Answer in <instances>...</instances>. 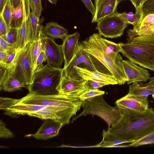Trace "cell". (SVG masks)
Returning a JSON list of instances; mask_svg holds the SVG:
<instances>
[{
	"label": "cell",
	"mask_w": 154,
	"mask_h": 154,
	"mask_svg": "<svg viewBox=\"0 0 154 154\" xmlns=\"http://www.w3.org/2000/svg\"><path fill=\"white\" fill-rule=\"evenodd\" d=\"M108 130L120 140L135 142L154 131V110L151 108L142 113L123 110L121 117Z\"/></svg>",
	"instance_id": "obj_1"
},
{
	"label": "cell",
	"mask_w": 154,
	"mask_h": 154,
	"mask_svg": "<svg viewBox=\"0 0 154 154\" xmlns=\"http://www.w3.org/2000/svg\"><path fill=\"white\" fill-rule=\"evenodd\" d=\"M100 34L93 33L81 42L96 71L113 76L118 84H124L128 80L121 63H117L107 54L99 38Z\"/></svg>",
	"instance_id": "obj_2"
},
{
	"label": "cell",
	"mask_w": 154,
	"mask_h": 154,
	"mask_svg": "<svg viewBox=\"0 0 154 154\" xmlns=\"http://www.w3.org/2000/svg\"><path fill=\"white\" fill-rule=\"evenodd\" d=\"M63 69L48 63L35 71L32 83L26 87L29 93L41 95L59 94L57 88L63 74Z\"/></svg>",
	"instance_id": "obj_3"
},
{
	"label": "cell",
	"mask_w": 154,
	"mask_h": 154,
	"mask_svg": "<svg viewBox=\"0 0 154 154\" xmlns=\"http://www.w3.org/2000/svg\"><path fill=\"white\" fill-rule=\"evenodd\" d=\"M82 107L83 111L72 120V122L80 117L91 114L97 115L103 119L107 123L108 128L113 125L121 116L123 110L116 106L112 107L103 99L102 95L87 99L83 101Z\"/></svg>",
	"instance_id": "obj_4"
},
{
	"label": "cell",
	"mask_w": 154,
	"mask_h": 154,
	"mask_svg": "<svg viewBox=\"0 0 154 154\" xmlns=\"http://www.w3.org/2000/svg\"><path fill=\"white\" fill-rule=\"evenodd\" d=\"M120 52L134 63L154 71V45L137 43H118Z\"/></svg>",
	"instance_id": "obj_5"
},
{
	"label": "cell",
	"mask_w": 154,
	"mask_h": 154,
	"mask_svg": "<svg viewBox=\"0 0 154 154\" xmlns=\"http://www.w3.org/2000/svg\"><path fill=\"white\" fill-rule=\"evenodd\" d=\"M7 68L8 74L27 86L32 83L34 71L30 57L29 43L16 53Z\"/></svg>",
	"instance_id": "obj_6"
},
{
	"label": "cell",
	"mask_w": 154,
	"mask_h": 154,
	"mask_svg": "<svg viewBox=\"0 0 154 154\" xmlns=\"http://www.w3.org/2000/svg\"><path fill=\"white\" fill-rule=\"evenodd\" d=\"M83 102L79 97L61 94L41 95L29 93L18 103L47 106L72 107L81 108Z\"/></svg>",
	"instance_id": "obj_7"
},
{
	"label": "cell",
	"mask_w": 154,
	"mask_h": 154,
	"mask_svg": "<svg viewBox=\"0 0 154 154\" xmlns=\"http://www.w3.org/2000/svg\"><path fill=\"white\" fill-rule=\"evenodd\" d=\"M128 24L122 13L117 11L100 20L97 23L96 29L101 35L113 38L123 35Z\"/></svg>",
	"instance_id": "obj_8"
},
{
	"label": "cell",
	"mask_w": 154,
	"mask_h": 154,
	"mask_svg": "<svg viewBox=\"0 0 154 154\" xmlns=\"http://www.w3.org/2000/svg\"><path fill=\"white\" fill-rule=\"evenodd\" d=\"M76 66L91 71H96L88 53L84 50L81 42H79L72 58L68 65L63 68V74L71 78L81 79L75 68Z\"/></svg>",
	"instance_id": "obj_9"
},
{
	"label": "cell",
	"mask_w": 154,
	"mask_h": 154,
	"mask_svg": "<svg viewBox=\"0 0 154 154\" xmlns=\"http://www.w3.org/2000/svg\"><path fill=\"white\" fill-rule=\"evenodd\" d=\"M80 108L72 107L50 106L42 110L29 113L28 115L43 120L51 119L62 123L68 124L72 116Z\"/></svg>",
	"instance_id": "obj_10"
},
{
	"label": "cell",
	"mask_w": 154,
	"mask_h": 154,
	"mask_svg": "<svg viewBox=\"0 0 154 154\" xmlns=\"http://www.w3.org/2000/svg\"><path fill=\"white\" fill-rule=\"evenodd\" d=\"M41 50L45 53L47 63L54 67L61 68L64 62L62 45L57 44L54 39L45 35L43 33Z\"/></svg>",
	"instance_id": "obj_11"
},
{
	"label": "cell",
	"mask_w": 154,
	"mask_h": 154,
	"mask_svg": "<svg viewBox=\"0 0 154 154\" xmlns=\"http://www.w3.org/2000/svg\"><path fill=\"white\" fill-rule=\"evenodd\" d=\"M86 80L67 77L63 74L57 88L59 94L69 97H79L87 90L85 83Z\"/></svg>",
	"instance_id": "obj_12"
},
{
	"label": "cell",
	"mask_w": 154,
	"mask_h": 154,
	"mask_svg": "<svg viewBox=\"0 0 154 154\" xmlns=\"http://www.w3.org/2000/svg\"><path fill=\"white\" fill-rule=\"evenodd\" d=\"M115 104L122 110L128 109L141 113L145 112L149 107L147 97H139L129 93L117 100Z\"/></svg>",
	"instance_id": "obj_13"
},
{
	"label": "cell",
	"mask_w": 154,
	"mask_h": 154,
	"mask_svg": "<svg viewBox=\"0 0 154 154\" xmlns=\"http://www.w3.org/2000/svg\"><path fill=\"white\" fill-rule=\"evenodd\" d=\"M128 42L154 45V23L130 29L127 32Z\"/></svg>",
	"instance_id": "obj_14"
},
{
	"label": "cell",
	"mask_w": 154,
	"mask_h": 154,
	"mask_svg": "<svg viewBox=\"0 0 154 154\" xmlns=\"http://www.w3.org/2000/svg\"><path fill=\"white\" fill-rule=\"evenodd\" d=\"M121 63L128 79V84L146 82L150 79V75L146 69L138 66L129 60H122Z\"/></svg>",
	"instance_id": "obj_15"
},
{
	"label": "cell",
	"mask_w": 154,
	"mask_h": 154,
	"mask_svg": "<svg viewBox=\"0 0 154 154\" xmlns=\"http://www.w3.org/2000/svg\"><path fill=\"white\" fill-rule=\"evenodd\" d=\"M119 2V0H95V13L91 23H97L104 17L117 12Z\"/></svg>",
	"instance_id": "obj_16"
},
{
	"label": "cell",
	"mask_w": 154,
	"mask_h": 154,
	"mask_svg": "<svg viewBox=\"0 0 154 154\" xmlns=\"http://www.w3.org/2000/svg\"><path fill=\"white\" fill-rule=\"evenodd\" d=\"M45 120L36 133L27 134L25 136L46 140L58 135L63 124L51 119Z\"/></svg>",
	"instance_id": "obj_17"
},
{
	"label": "cell",
	"mask_w": 154,
	"mask_h": 154,
	"mask_svg": "<svg viewBox=\"0 0 154 154\" xmlns=\"http://www.w3.org/2000/svg\"><path fill=\"white\" fill-rule=\"evenodd\" d=\"M23 2L24 8L23 17L22 24L19 29L16 53L23 48L31 41L29 25L30 8L29 5L25 3L24 0H23Z\"/></svg>",
	"instance_id": "obj_18"
},
{
	"label": "cell",
	"mask_w": 154,
	"mask_h": 154,
	"mask_svg": "<svg viewBox=\"0 0 154 154\" xmlns=\"http://www.w3.org/2000/svg\"><path fill=\"white\" fill-rule=\"evenodd\" d=\"M75 68L81 79L101 82L108 85L118 84L117 80L113 76L104 74L97 71H90L79 67H75Z\"/></svg>",
	"instance_id": "obj_19"
},
{
	"label": "cell",
	"mask_w": 154,
	"mask_h": 154,
	"mask_svg": "<svg viewBox=\"0 0 154 154\" xmlns=\"http://www.w3.org/2000/svg\"><path fill=\"white\" fill-rule=\"evenodd\" d=\"M80 36L79 32H75L72 34L67 35L63 40V43L61 45L64 59V67L68 65L73 57Z\"/></svg>",
	"instance_id": "obj_20"
},
{
	"label": "cell",
	"mask_w": 154,
	"mask_h": 154,
	"mask_svg": "<svg viewBox=\"0 0 154 154\" xmlns=\"http://www.w3.org/2000/svg\"><path fill=\"white\" fill-rule=\"evenodd\" d=\"M146 84L134 82L129 86L128 93L141 97H148L154 93V76Z\"/></svg>",
	"instance_id": "obj_21"
},
{
	"label": "cell",
	"mask_w": 154,
	"mask_h": 154,
	"mask_svg": "<svg viewBox=\"0 0 154 154\" xmlns=\"http://www.w3.org/2000/svg\"><path fill=\"white\" fill-rule=\"evenodd\" d=\"M68 32L66 29L56 22L46 23L43 29L44 34L53 39L60 38L63 40Z\"/></svg>",
	"instance_id": "obj_22"
},
{
	"label": "cell",
	"mask_w": 154,
	"mask_h": 154,
	"mask_svg": "<svg viewBox=\"0 0 154 154\" xmlns=\"http://www.w3.org/2000/svg\"><path fill=\"white\" fill-rule=\"evenodd\" d=\"M127 143L125 141L118 138L115 135L111 133L109 130H103V139L101 142L96 146L102 147H128V145H121Z\"/></svg>",
	"instance_id": "obj_23"
},
{
	"label": "cell",
	"mask_w": 154,
	"mask_h": 154,
	"mask_svg": "<svg viewBox=\"0 0 154 154\" xmlns=\"http://www.w3.org/2000/svg\"><path fill=\"white\" fill-rule=\"evenodd\" d=\"M44 20L43 17L38 18L33 12H30L29 18V25L31 41L36 39L40 32L43 30L42 23Z\"/></svg>",
	"instance_id": "obj_24"
},
{
	"label": "cell",
	"mask_w": 154,
	"mask_h": 154,
	"mask_svg": "<svg viewBox=\"0 0 154 154\" xmlns=\"http://www.w3.org/2000/svg\"><path fill=\"white\" fill-rule=\"evenodd\" d=\"M27 85L20 82L8 73L0 88V91L3 90L8 92H13L21 89L22 88L26 87Z\"/></svg>",
	"instance_id": "obj_25"
},
{
	"label": "cell",
	"mask_w": 154,
	"mask_h": 154,
	"mask_svg": "<svg viewBox=\"0 0 154 154\" xmlns=\"http://www.w3.org/2000/svg\"><path fill=\"white\" fill-rule=\"evenodd\" d=\"M43 34V30L41 31L36 38L29 42L30 57L34 71L37 58L41 51V39Z\"/></svg>",
	"instance_id": "obj_26"
},
{
	"label": "cell",
	"mask_w": 154,
	"mask_h": 154,
	"mask_svg": "<svg viewBox=\"0 0 154 154\" xmlns=\"http://www.w3.org/2000/svg\"><path fill=\"white\" fill-rule=\"evenodd\" d=\"M23 5L22 0L18 7L15 8H13L10 28H20L23 20Z\"/></svg>",
	"instance_id": "obj_27"
},
{
	"label": "cell",
	"mask_w": 154,
	"mask_h": 154,
	"mask_svg": "<svg viewBox=\"0 0 154 154\" xmlns=\"http://www.w3.org/2000/svg\"><path fill=\"white\" fill-rule=\"evenodd\" d=\"M19 29L10 28L8 32L5 35L0 36L15 48L17 47Z\"/></svg>",
	"instance_id": "obj_28"
},
{
	"label": "cell",
	"mask_w": 154,
	"mask_h": 154,
	"mask_svg": "<svg viewBox=\"0 0 154 154\" xmlns=\"http://www.w3.org/2000/svg\"><path fill=\"white\" fill-rule=\"evenodd\" d=\"M154 143V131L135 142L128 145V147H136L140 145Z\"/></svg>",
	"instance_id": "obj_29"
},
{
	"label": "cell",
	"mask_w": 154,
	"mask_h": 154,
	"mask_svg": "<svg viewBox=\"0 0 154 154\" xmlns=\"http://www.w3.org/2000/svg\"><path fill=\"white\" fill-rule=\"evenodd\" d=\"M13 8L10 0H7L4 7L2 15L8 26L10 28V24L11 20Z\"/></svg>",
	"instance_id": "obj_30"
},
{
	"label": "cell",
	"mask_w": 154,
	"mask_h": 154,
	"mask_svg": "<svg viewBox=\"0 0 154 154\" xmlns=\"http://www.w3.org/2000/svg\"><path fill=\"white\" fill-rule=\"evenodd\" d=\"M143 18V14L141 8L136 11L132 17L128 21V24L133 26V29L137 28L141 23Z\"/></svg>",
	"instance_id": "obj_31"
},
{
	"label": "cell",
	"mask_w": 154,
	"mask_h": 154,
	"mask_svg": "<svg viewBox=\"0 0 154 154\" xmlns=\"http://www.w3.org/2000/svg\"><path fill=\"white\" fill-rule=\"evenodd\" d=\"M105 92L98 89H88L81 94L79 97L81 100L83 101L85 100L97 96L104 94Z\"/></svg>",
	"instance_id": "obj_32"
},
{
	"label": "cell",
	"mask_w": 154,
	"mask_h": 154,
	"mask_svg": "<svg viewBox=\"0 0 154 154\" xmlns=\"http://www.w3.org/2000/svg\"><path fill=\"white\" fill-rule=\"evenodd\" d=\"M20 100L1 97L0 98V109L5 111L10 107L17 104Z\"/></svg>",
	"instance_id": "obj_33"
},
{
	"label": "cell",
	"mask_w": 154,
	"mask_h": 154,
	"mask_svg": "<svg viewBox=\"0 0 154 154\" xmlns=\"http://www.w3.org/2000/svg\"><path fill=\"white\" fill-rule=\"evenodd\" d=\"M141 8L143 13V18L149 14L154 13V0L145 1L142 4Z\"/></svg>",
	"instance_id": "obj_34"
},
{
	"label": "cell",
	"mask_w": 154,
	"mask_h": 154,
	"mask_svg": "<svg viewBox=\"0 0 154 154\" xmlns=\"http://www.w3.org/2000/svg\"><path fill=\"white\" fill-rule=\"evenodd\" d=\"M13 133L5 126V123L2 120L0 121V137L1 138H12Z\"/></svg>",
	"instance_id": "obj_35"
},
{
	"label": "cell",
	"mask_w": 154,
	"mask_h": 154,
	"mask_svg": "<svg viewBox=\"0 0 154 154\" xmlns=\"http://www.w3.org/2000/svg\"><path fill=\"white\" fill-rule=\"evenodd\" d=\"M16 53V50L15 49L7 51V56L5 60L2 62L0 63V65L4 66L8 68L13 60Z\"/></svg>",
	"instance_id": "obj_36"
},
{
	"label": "cell",
	"mask_w": 154,
	"mask_h": 154,
	"mask_svg": "<svg viewBox=\"0 0 154 154\" xmlns=\"http://www.w3.org/2000/svg\"><path fill=\"white\" fill-rule=\"evenodd\" d=\"M105 83L91 80H86L85 86L88 90L98 89L99 88L107 85Z\"/></svg>",
	"instance_id": "obj_37"
},
{
	"label": "cell",
	"mask_w": 154,
	"mask_h": 154,
	"mask_svg": "<svg viewBox=\"0 0 154 154\" xmlns=\"http://www.w3.org/2000/svg\"><path fill=\"white\" fill-rule=\"evenodd\" d=\"M33 5V12L36 16L40 18L43 8H42V0H32Z\"/></svg>",
	"instance_id": "obj_38"
},
{
	"label": "cell",
	"mask_w": 154,
	"mask_h": 154,
	"mask_svg": "<svg viewBox=\"0 0 154 154\" xmlns=\"http://www.w3.org/2000/svg\"><path fill=\"white\" fill-rule=\"evenodd\" d=\"M46 60L45 53L43 51H41L37 60L35 71L43 67L44 66L43 63L46 61Z\"/></svg>",
	"instance_id": "obj_39"
},
{
	"label": "cell",
	"mask_w": 154,
	"mask_h": 154,
	"mask_svg": "<svg viewBox=\"0 0 154 154\" xmlns=\"http://www.w3.org/2000/svg\"><path fill=\"white\" fill-rule=\"evenodd\" d=\"M10 28L8 26L2 15H0V36L6 34Z\"/></svg>",
	"instance_id": "obj_40"
},
{
	"label": "cell",
	"mask_w": 154,
	"mask_h": 154,
	"mask_svg": "<svg viewBox=\"0 0 154 154\" xmlns=\"http://www.w3.org/2000/svg\"><path fill=\"white\" fill-rule=\"evenodd\" d=\"M154 23V13L149 14L142 20L138 27L152 24Z\"/></svg>",
	"instance_id": "obj_41"
},
{
	"label": "cell",
	"mask_w": 154,
	"mask_h": 154,
	"mask_svg": "<svg viewBox=\"0 0 154 154\" xmlns=\"http://www.w3.org/2000/svg\"><path fill=\"white\" fill-rule=\"evenodd\" d=\"M8 73V68L4 66L0 65V88L1 87Z\"/></svg>",
	"instance_id": "obj_42"
},
{
	"label": "cell",
	"mask_w": 154,
	"mask_h": 154,
	"mask_svg": "<svg viewBox=\"0 0 154 154\" xmlns=\"http://www.w3.org/2000/svg\"><path fill=\"white\" fill-rule=\"evenodd\" d=\"M87 9L91 13L93 17L95 13V7L91 1V0H81Z\"/></svg>",
	"instance_id": "obj_43"
},
{
	"label": "cell",
	"mask_w": 154,
	"mask_h": 154,
	"mask_svg": "<svg viewBox=\"0 0 154 154\" xmlns=\"http://www.w3.org/2000/svg\"><path fill=\"white\" fill-rule=\"evenodd\" d=\"M0 48L9 51L15 49L10 44L0 36Z\"/></svg>",
	"instance_id": "obj_44"
},
{
	"label": "cell",
	"mask_w": 154,
	"mask_h": 154,
	"mask_svg": "<svg viewBox=\"0 0 154 154\" xmlns=\"http://www.w3.org/2000/svg\"><path fill=\"white\" fill-rule=\"evenodd\" d=\"M135 7L136 11L141 8L144 0H130Z\"/></svg>",
	"instance_id": "obj_45"
},
{
	"label": "cell",
	"mask_w": 154,
	"mask_h": 154,
	"mask_svg": "<svg viewBox=\"0 0 154 154\" xmlns=\"http://www.w3.org/2000/svg\"><path fill=\"white\" fill-rule=\"evenodd\" d=\"M7 54V51L0 48V63L5 60Z\"/></svg>",
	"instance_id": "obj_46"
},
{
	"label": "cell",
	"mask_w": 154,
	"mask_h": 154,
	"mask_svg": "<svg viewBox=\"0 0 154 154\" xmlns=\"http://www.w3.org/2000/svg\"><path fill=\"white\" fill-rule=\"evenodd\" d=\"M13 8L18 7L22 0H10Z\"/></svg>",
	"instance_id": "obj_47"
},
{
	"label": "cell",
	"mask_w": 154,
	"mask_h": 154,
	"mask_svg": "<svg viewBox=\"0 0 154 154\" xmlns=\"http://www.w3.org/2000/svg\"><path fill=\"white\" fill-rule=\"evenodd\" d=\"M7 1V0H0V15L2 13Z\"/></svg>",
	"instance_id": "obj_48"
},
{
	"label": "cell",
	"mask_w": 154,
	"mask_h": 154,
	"mask_svg": "<svg viewBox=\"0 0 154 154\" xmlns=\"http://www.w3.org/2000/svg\"><path fill=\"white\" fill-rule=\"evenodd\" d=\"M25 1L28 3L30 6V8L32 10V12H33L34 10L32 0H24Z\"/></svg>",
	"instance_id": "obj_49"
},
{
	"label": "cell",
	"mask_w": 154,
	"mask_h": 154,
	"mask_svg": "<svg viewBox=\"0 0 154 154\" xmlns=\"http://www.w3.org/2000/svg\"><path fill=\"white\" fill-rule=\"evenodd\" d=\"M51 3L53 4L56 5L57 3V0H48Z\"/></svg>",
	"instance_id": "obj_50"
},
{
	"label": "cell",
	"mask_w": 154,
	"mask_h": 154,
	"mask_svg": "<svg viewBox=\"0 0 154 154\" xmlns=\"http://www.w3.org/2000/svg\"><path fill=\"white\" fill-rule=\"evenodd\" d=\"M152 98L154 99V93L152 94Z\"/></svg>",
	"instance_id": "obj_51"
},
{
	"label": "cell",
	"mask_w": 154,
	"mask_h": 154,
	"mask_svg": "<svg viewBox=\"0 0 154 154\" xmlns=\"http://www.w3.org/2000/svg\"><path fill=\"white\" fill-rule=\"evenodd\" d=\"M125 0H119V2H120L121 1H125Z\"/></svg>",
	"instance_id": "obj_52"
},
{
	"label": "cell",
	"mask_w": 154,
	"mask_h": 154,
	"mask_svg": "<svg viewBox=\"0 0 154 154\" xmlns=\"http://www.w3.org/2000/svg\"><path fill=\"white\" fill-rule=\"evenodd\" d=\"M146 0H144V2L145 1H146Z\"/></svg>",
	"instance_id": "obj_53"
}]
</instances>
